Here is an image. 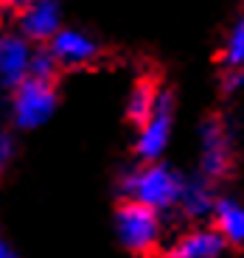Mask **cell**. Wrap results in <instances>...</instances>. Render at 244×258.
<instances>
[{"label":"cell","mask_w":244,"mask_h":258,"mask_svg":"<svg viewBox=\"0 0 244 258\" xmlns=\"http://www.w3.org/2000/svg\"><path fill=\"white\" fill-rule=\"evenodd\" d=\"M182 191V177L174 171L171 166L154 160L143 163L138 168H129L121 177V194L124 200L141 202V205L152 208V211L163 213L177 208Z\"/></svg>","instance_id":"cell-1"},{"label":"cell","mask_w":244,"mask_h":258,"mask_svg":"<svg viewBox=\"0 0 244 258\" xmlns=\"http://www.w3.org/2000/svg\"><path fill=\"white\" fill-rule=\"evenodd\" d=\"M56 104H59L56 82L26 76L12 90V121H14V126L23 129V132L39 129L42 123L51 121V115L56 112Z\"/></svg>","instance_id":"cell-2"},{"label":"cell","mask_w":244,"mask_h":258,"mask_svg":"<svg viewBox=\"0 0 244 258\" xmlns=\"http://www.w3.org/2000/svg\"><path fill=\"white\" fill-rule=\"evenodd\" d=\"M115 233L129 252L149 255L152 250H157L160 236H163L160 213L141 205V202L124 200L115 211Z\"/></svg>","instance_id":"cell-3"},{"label":"cell","mask_w":244,"mask_h":258,"mask_svg":"<svg viewBox=\"0 0 244 258\" xmlns=\"http://www.w3.org/2000/svg\"><path fill=\"white\" fill-rule=\"evenodd\" d=\"M171 126H174V96H171V90H163L160 87L149 118L138 126L135 155L143 163L160 160L168 141H171Z\"/></svg>","instance_id":"cell-4"},{"label":"cell","mask_w":244,"mask_h":258,"mask_svg":"<svg viewBox=\"0 0 244 258\" xmlns=\"http://www.w3.org/2000/svg\"><path fill=\"white\" fill-rule=\"evenodd\" d=\"M233 163V146L227 126L219 115H211L199 129V166L205 180H222L230 171Z\"/></svg>","instance_id":"cell-5"},{"label":"cell","mask_w":244,"mask_h":258,"mask_svg":"<svg viewBox=\"0 0 244 258\" xmlns=\"http://www.w3.org/2000/svg\"><path fill=\"white\" fill-rule=\"evenodd\" d=\"M48 51L56 59V64L62 71H76V68H87L101 56V45L98 39L90 37L82 28H59L53 34V39L48 42Z\"/></svg>","instance_id":"cell-6"},{"label":"cell","mask_w":244,"mask_h":258,"mask_svg":"<svg viewBox=\"0 0 244 258\" xmlns=\"http://www.w3.org/2000/svg\"><path fill=\"white\" fill-rule=\"evenodd\" d=\"M17 17V34L31 42V45H48L53 34L62 28V6L59 0H31L14 12Z\"/></svg>","instance_id":"cell-7"},{"label":"cell","mask_w":244,"mask_h":258,"mask_svg":"<svg viewBox=\"0 0 244 258\" xmlns=\"http://www.w3.org/2000/svg\"><path fill=\"white\" fill-rule=\"evenodd\" d=\"M34 48L23 34L17 31H0V87L14 90L28 76Z\"/></svg>","instance_id":"cell-8"},{"label":"cell","mask_w":244,"mask_h":258,"mask_svg":"<svg viewBox=\"0 0 244 258\" xmlns=\"http://www.w3.org/2000/svg\"><path fill=\"white\" fill-rule=\"evenodd\" d=\"M244 87V12L233 17L222 42V90L233 96Z\"/></svg>","instance_id":"cell-9"},{"label":"cell","mask_w":244,"mask_h":258,"mask_svg":"<svg viewBox=\"0 0 244 258\" xmlns=\"http://www.w3.org/2000/svg\"><path fill=\"white\" fill-rule=\"evenodd\" d=\"M227 241L216 227H199L174 241L168 247V258H219L225 252Z\"/></svg>","instance_id":"cell-10"},{"label":"cell","mask_w":244,"mask_h":258,"mask_svg":"<svg viewBox=\"0 0 244 258\" xmlns=\"http://www.w3.org/2000/svg\"><path fill=\"white\" fill-rule=\"evenodd\" d=\"M213 200L211 194V180L205 177H194V180H182V191H180V202L177 208H182L188 219H205L213 213Z\"/></svg>","instance_id":"cell-11"},{"label":"cell","mask_w":244,"mask_h":258,"mask_svg":"<svg viewBox=\"0 0 244 258\" xmlns=\"http://www.w3.org/2000/svg\"><path fill=\"white\" fill-rule=\"evenodd\" d=\"M213 225L222 233V239L227 244H244V205L230 197L225 200H216L213 205Z\"/></svg>","instance_id":"cell-12"},{"label":"cell","mask_w":244,"mask_h":258,"mask_svg":"<svg viewBox=\"0 0 244 258\" xmlns=\"http://www.w3.org/2000/svg\"><path fill=\"white\" fill-rule=\"evenodd\" d=\"M157 90H160V87H157L154 82H149V79H138L135 82V87H132V93H129V101H127V115L135 126H141V123L149 118L154 101H157Z\"/></svg>","instance_id":"cell-13"},{"label":"cell","mask_w":244,"mask_h":258,"mask_svg":"<svg viewBox=\"0 0 244 258\" xmlns=\"http://www.w3.org/2000/svg\"><path fill=\"white\" fill-rule=\"evenodd\" d=\"M59 68L56 59L51 56V51H48L45 45H37L34 48V56H31V68H28V76L34 79H45V82H56L59 76Z\"/></svg>","instance_id":"cell-14"},{"label":"cell","mask_w":244,"mask_h":258,"mask_svg":"<svg viewBox=\"0 0 244 258\" xmlns=\"http://www.w3.org/2000/svg\"><path fill=\"white\" fill-rule=\"evenodd\" d=\"M12 157H14V141H12L9 132L0 129V174L6 171V166L12 163Z\"/></svg>","instance_id":"cell-15"},{"label":"cell","mask_w":244,"mask_h":258,"mask_svg":"<svg viewBox=\"0 0 244 258\" xmlns=\"http://www.w3.org/2000/svg\"><path fill=\"white\" fill-rule=\"evenodd\" d=\"M26 3H31V0H3L0 6H3V9H9V12H20V9L26 6Z\"/></svg>","instance_id":"cell-16"},{"label":"cell","mask_w":244,"mask_h":258,"mask_svg":"<svg viewBox=\"0 0 244 258\" xmlns=\"http://www.w3.org/2000/svg\"><path fill=\"white\" fill-rule=\"evenodd\" d=\"M0 258H17V255H14V250L3 239H0Z\"/></svg>","instance_id":"cell-17"},{"label":"cell","mask_w":244,"mask_h":258,"mask_svg":"<svg viewBox=\"0 0 244 258\" xmlns=\"http://www.w3.org/2000/svg\"><path fill=\"white\" fill-rule=\"evenodd\" d=\"M3 14L6 12H3V6H0V31H3Z\"/></svg>","instance_id":"cell-18"},{"label":"cell","mask_w":244,"mask_h":258,"mask_svg":"<svg viewBox=\"0 0 244 258\" xmlns=\"http://www.w3.org/2000/svg\"><path fill=\"white\" fill-rule=\"evenodd\" d=\"M0 3H3V0H0Z\"/></svg>","instance_id":"cell-19"}]
</instances>
